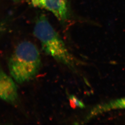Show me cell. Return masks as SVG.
I'll return each instance as SVG.
<instances>
[{
    "label": "cell",
    "instance_id": "cell-1",
    "mask_svg": "<svg viewBox=\"0 0 125 125\" xmlns=\"http://www.w3.org/2000/svg\"><path fill=\"white\" fill-rule=\"evenodd\" d=\"M41 66L42 59L37 47L27 41L21 42L16 47L8 62L11 76L19 84L33 79Z\"/></svg>",
    "mask_w": 125,
    "mask_h": 125
},
{
    "label": "cell",
    "instance_id": "cell-2",
    "mask_svg": "<svg viewBox=\"0 0 125 125\" xmlns=\"http://www.w3.org/2000/svg\"><path fill=\"white\" fill-rule=\"evenodd\" d=\"M34 34L40 42L44 52L58 62L75 71L77 60L59 34L43 15L37 20Z\"/></svg>",
    "mask_w": 125,
    "mask_h": 125
},
{
    "label": "cell",
    "instance_id": "cell-3",
    "mask_svg": "<svg viewBox=\"0 0 125 125\" xmlns=\"http://www.w3.org/2000/svg\"><path fill=\"white\" fill-rule=\"evenodd\" d=\"M34 7L44 9L52 12L60 21L67 19L68 8L66 0H31Z\"/></svg>",
    "mask_w": 125,
    "mask_h": 125
},
{
    "label": "cell",
    "instance_id": "cell-4",
    "mask_svg": "<svg viewBox=\"0 0 125 125\" xmlns=\"http://www.w3.org/2000/svg\"><path fill=\"white\" fill-rule=\"evenodd\" d=\"M0 96L2 100L13 105L18 100L16 84L12 78L2 69L0 72Z\"/></svg>",
    "mask_w": 125,
    "mask_h": 125
},
{
    "label": "cell",
    "instance_id": "cell-5",
    "mask_svg": "<svg viewBox=\"0 0 125 125\" xmlns=\"http://www.w3.org/2000/svg\"><path fill=\"white\" fill-rule=\"evenodd\" d=\"M115 109H125V97L95 107L91 111L87 119H90L100 113Z\"/></svg>",
    "mask_w": 125,
    "mask_h": 125
},
{
    "label": "cell",
    "instance_id": "cell-6",
    "mask_svg": "<svg viewBox=\"0 0 125 125\" xmlns=\"http://www.w3.org/2000/svg\"><path fill=\"white\" fill-rule=\"evenodd\" d=\"M69 99L71 104L75 107H77L82 109L85 107V105L83 103L74 95H71L69 96Z\"/></svg>",
    "mask_w": 125,
    "mask_h": 125
},
{
    "label": "cell",
    "instance_id": "cell-7",
    "mask_svg": "<svg viewBox=\"0 0 125 125\" xmlns=\"http://www.w3.org/2000/svg\"><path fill=\"white\" fill-rule=\"evenodd\" d=\"M16 0V1H17V0Z\"/></svg>",
    "mask_w": 125,
    "mask_h": 125
}]
</instances>
